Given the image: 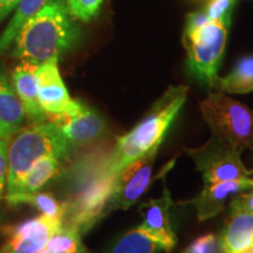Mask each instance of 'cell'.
I'll list each match as a JSON object with an SVG mask.
<instances>
[{
    "instance_id": "25",
    "label": "cell",
    "mask_w": 253,
    "mask_h": 253,
    "mask_svg": "<svg viewBox=\"0 0 253 253\" xmlns=\"http://www.w3.org/2000/svg\"><path fill=\"white\" fill-rule=\"evenodd\" d=\"M235 2L236 0H208L207 6L203 11L211 20L219 19L232 12Z\"/></svg>"
},
{
    "instance_id": "30",
    "label": "cell",
    "mask_w": 253,
    "mask_h": 253,
    "mask_svg": "<svg viewBox=\"0 0 253 253\" xmlns=\"http://www.w3.org/2000/svg\"><path fill=\"white\" fill-rule=\"evenodd\" d=\"M37 253H50V252L47 249H42V250H40V251H38Z\"/></svg>"
},
{
    "instance_id": "8",
    "label": "cell",
    "mask_w": 253,
    "mask_h": 253,
    "mask_svg": "<svg viewBox=\"0 0 253 253\" xmlns=\"http://www.w3.org/2000/svg\"><path fill=\"white\" fill-rule=\"evenodd\" d=\"M46 120L58 126L71 147L94 143L106 132L102 116L79 100H72L62 113L46 115Z\"/></svg>"
},
{
    "instance_id": "16",
    "label": "cell",
    "mask_w": 253,
    "mask_h": 253,
    "mask_svg": "<svg viewBox=\"0 0 253 253\" xmlns=\"http://www.w3.org/2000/svg\"><path fill=\"white\" fill-rule=\"evenodd\" d=\"M25 116L26 114L24 107L13 86L8 82L5 73L0 69V126L12 135L20 129Z\"/></svg>"
},
{
    "instance_id": "5",
    "label": "cell",
    "mask_w": 253,
    "mask_h": 253,
    "mask_svg": "<svg viewBox=\"0 0 253 253\" xmlns=\"http://www.w3.org/2000/svg\"><path fill=\"white\" fill-rule=\"evenodd\" d=\"M71 149L68 141L53 122L42 121L18 129L7 138V196L17 195L27 172L42 157L61 160Z\"/></svg>"
},
{
    "instance_id": "18",
    "label": "cell",
    "mask_w": 253,
    "mask_h": 253,
    "mask_svg": "<svg viewBox=\"0 0 253 253\" xmlns=\"http://www.w3.org/2000/svg\"><path fill=\"white\" fill-rule=\"evenodd\" d=\"M8 203L17 204H30L40 211L41 213L54 219L63 221L66 214V203H60L54 196L47 192H33V194H17L7 196Z\"/></svg>"
},
{
    "instance_id": "29",
    "label": "cell",
    "mask_w": 253,
    "mask_h": 253,
    "mask_svg": "<svg viewBox=\"0 0 253 253\" xmlns=\"http://www.w3.org/2000/svg\"><path fill=\"white\" fill-rule=\"evenodd\" d=\"M9 136V134L7 131L5 130L4 128H2L1 126H0V140H1V138H5V137H8Z\"/></svg>"
},
{
    "instance_id": "22",
    "label": "cell",
    "mask_w": 253,
    "mask_h": 253,
    "mask_svg": "<svg viewBox=\"0 0 253 253\" xmlns=\"http://www.w3.org/2000/svg\"><path fill=\"white\" fill-rule=\"evenodd\" d=\"M50 253H89L81 240L80 231L62 224L45 246Z\"/></svg>"
},
{
    "instance_id": "1",
    "label": "cell",
    "mask_w": 253,
    "mask_h": 253,
    "mask_svg": "<svg viewBox=\"0 0 253 253\" xmlns=\"http://www.w3.org/2000/svg\"><path fill=\"white\" fill-rule=\"evenodd\" d=\"M81 32L73 20L67 0H49L21 25L12 42V55L40 63L59 59L79 42Z\"/></svg>"
},
{
    "instance_id": "14",
    "label": "cell",
    "mask_w": 253,
    "mask_h": 253,
    "mask_svg": "<svg viewBox=\"0 0 253 253\" xmlns=\"http://www.w3.org/2000/svg\"><path fill=\"white\" fill-rule=\"evenodd\" d=\"M37 63L21 61L12 74V86L23 104L25 114L31 121H46V113L39 103V82Z\"/></svg>"
},
{
    "instance_id": "11",
    "label": "cell",
    "mask_w": 253,
    "mask_h": 253,
    "mask_svg": "<svg viewBox=\"0 0 253 253\" xmlns=\"http://www.w3.org/2000/svg\"><path fill=\"white\" fill-rule=\"evenodd\" d=\"M171 205V195L169 190L164 188L163 194L160 198L151 199L141 207L144 220L140 229L167 251H171L177 242L170 221Z\"/></svg>"
},
{
    "instance_id": "26",
    "label": "cell",
    "mask_w": 253,
    "mask_h": 253,
    "mask_svg": "<svg viewBox=\"0 0 253 253\" xmlns=\"http://www.w3.org/2000/svg\"><path fill=\"white\" fill-rule=\"evenodd\" d=\"M7 138L8 137H5L0 140V198L4 194L6 179H7Z\"/></svg>"
},
{
    "instance_id": "27",
    "label": "cell",
    "mask_w": 253,
    "mask_h": 253,
    "mask_svg": "<svg viewBox=\"0 0 253 253\" xmlns=\"http://www.w3.org/2000/svg\"><path fill=\"white\" fill-rule=\"evenodd\" d=\"M230 209H239V210H245L253 213V186L249 190L239 192L231 201Z\"/></svg>"
},
{
    "instance_id": "23",
    "label": "cell",
    "mask_w": 253,
    "mask_h": 253,
    "mask_svg": "<svg viewBox=\"0 0 253 253\" xmlns=\"http://www.w3.org/2000/svg\"><path fill=\"white\" fill-rule=\"evenodd\" d=\"M103 0H67V7L73 18L88 23L100 12Z\"/></svg>"
},
{
    "instance_id": "9",
    "label": "cell",
    "mask_w": 253,
    "mask_h": 253,
    "mask_svg": "<svg viewBox=\"0 0 253 253\" xmlns=\"http://www.w3.org/2000/svg\"><path fill=\"white\" fill-rule=\"evenodd\" d=\"M158 148L134 161L118 173L113 194L107 204L106 213L122 209L126 210L147 191L150 184Z\"/></svg>"
},
{
    "instance_id": "28",
    "label": "cell",
    "mask_w": 253,
    "mask_h": 253,
    "mask_svg": "<svg viewBox=\"0 0 253 253\" xmlns=\"http://www.w3.org/2000/svg\"><path fill=\"white\" fill-rule=\"evenodd\" d=\"M19 1H20V0H0V23H1L8 14L14 12Z\"/></svg>"
},
{
    "instance_id": "4",
    "label": "cell",
    "mask_w": 253,
    "mask_h": 253,
    "mask_svg": "<svg viewBox=\"0 0 253 253\" xmlns=\"http://www.w3.org/2000/svg\"><path fill=\"white\" fill-rule=\"evenodd\" d=\"M232 12L219 19H209L204 11L186 17L183 32V46L190 74L210 88H214L227 36Z\"/></svg>"
},
{
    "instance_id": "10",
    "label": "cell",
    "mask_w": 253,
    "mask_h": 253,
    "mask_svg": "<svg viewBox=\"0 0 253 253\" xmlns=\"http://www.w3.org/2000/svg\"><path fill=\"white\" fill-rule=\"evenodd\" d=\"M63 221L41 213L23 223L2 227L5 236L0 253H37L45 246L50 237L61 229Z\"/></svg>"
},
{
    "instance_id": "12",
    "label": "cell",
    "mask_w": 253,
    "mask_h": 253,
    "mask_svg": "<svg viewBox=\"0 0 253 253\" xmlns=\"http://www.w3.org/2000/svg\"><path fill=\"white\" fill-rule=\"evenodd\" d=\"M253 186V176L232 181L205 183L203 190L197 197L181 204H191L196 208L197 217L201 221L210 219L223 211L230 196L249 190Z\"/></svg>"
},
{
    "instance_id": "20",
    "label": "cell",
    "mask_w": 253,
    "mask_h": 253,
    "mask_svg": "<svg viewBox=\"0 0 253 253\" xmlns=\"http://www.w3.org/2000/svg\"><path fill=\"white\" fill-rule=\"evenodd\" d=\"M59 171L60 158L54 156L42 157L27 172L23 185H21V191L19 194H21V192H24V194L38 192L46 183L54 178Z\"/></svg>"
},
{
    "instance_id": "19",
    "label": "cell",
    "mask_w": 253,
    "mask_h": 253,
    "mask_svg": "<svg viewBox=\"0 0 253 253\" xmlns=\"http://www.w3.org/2000/svg\"><path fill=\"white\" fill-rule=\"evenodd\" d=\"M49 0H20L14 13L12 15L11 21L0 36V53L5 52L9 48L13 42L15 36H17L19 28L21 27L25 21H27L32 15H34L38 11L45 6Z\"/></svg>"
},
{
    "instance_id": "13",
    "label": "cell",
    "mask_w": 253,
    "mask_h": 253,
    "mask_svg": "<svg viewBox=\"0 0 253 253\" xmlns=\"http://www.w3.org/2000/svg\"><path fill=\"white\" fill-rule=\"evenodd\" d=\"M59 59H50L38 66L39 103L46 115L62 113L72 102L65 82L60 75Z\"/></svg>"
},
{
    "instance_id": "6",
    "label": "cell",
    "mask_w": 253,
    "mask_h": 253,
    "mask_svg": "<svg viewBox=\"0 0 253 253\" xmlns=\"http://www.w3.org/2000/svg\"><path fill=\"white\" fill-rule=\"evenodd\" d=\"M199 108L211 136L227 142L240 151L251 149L253 112L248 106L217 91L202 101Z\"/></svg>"
},
{
    "instance_id": "15",
    "label": "cell",
    "mask_w": 253,
    "mask_h": 253,
    "mask_svg": "<svg viewBox=\"0 0 253 253\" xmlns=\"http://www.w3.org/2000/svg\"><path fill=\"white\" fill-rule=\"evenodd\" d=\"M253 244V213L230 209L220 238L221 253H238Z\"/></svg>"
},
{
    "instance_id": "17",
    "label": "cell",
    "mask_w": 253,
    "mask_h": 253,
    "mask_svg": "<svg viewBox=\"0 0 253 253\" xmlns=\"http://www.w3.org/2000/svg\"><path fill=\"white\" fill-rule=\"evenodd\" d=\"M214 89L227 94H248L253 91V55L244 56L225 78H218Z\"/></svg>"
},
{
    "instance_id": "24",
    "label": "cell",
    "mask_w": 253,
    "mask_h": 253,
    "mask_svg": "<svg viewBox=\"0 0 253 253\" xmlns=\"http://www.w3.org/2000/svg\"><path fill=\"white\" fill-rule=\"evenodd\" d=\"M182 253H221L220 240L209 233L194 240Z\"/></svg>"
},
{
    "instance_id": "21",
    "label": "cell",
    "mask_w": 253,
    "mask_h": 253,
    "mask_svg": "<svg viewBox=\"0 0 253 253\" xmlns=\"http://www.w3.org/2000/svg\"><path fill=\"white\" fill-rule=\"evenodd\" d=\"M161 249L157 242L137 227L116 240L107 253H156Z\"/></svg>"
},
{
    "instance_id": "3",
    "label": "cell",
    "mask_w": 253,
    "mask_h": 253,
    "mask_svg": "<svg viewBox=\"0 0 253 253\" xmlns=\"http://www.w3.org/2000/svg\"><path fill=\"white\" fill-rule=\"evenodd\" d=\"M104 155H86L75 162L69 172L71 196L65 202L63 224L75 227L81 235L107 214V204L113 194L116 176L103 173L101 166Z\"/></svg>"
},
{
    "instance_id": "2",
    "label": "cell",
    "mask_w": 253,
    "mask_h": 253,
    "mask_svg": "<svg viewBox=\"0 0 253 253\" xmlns=\"http://www.w3.org/2000/svg\"><path fill=\"white\" fill-rule=\"evenodd\" d=\"M186 86H171L154 104L147 116L128 134L119 136L116 144L102 161L107 176H118L129 164L160 148L188 96Z\"/></svg>"
},
{
    "instance_id": "7",
    "label": "cell",
    "mask_w": 253,
    "mask_h": 253,
    "mask_svg": "<svg viewBox=\"0 0 253 253\" xmlns=\"http://www.w3.org/2000/svg\"><path fill=\"white\" fill-rule=\"evenodd\" d=\"M185 153L195 161L204 183H218L253 176L242 161V151L225 141L211 136L198 148H189Z\"/></svg>"
},
{
    "instance_id": "31",
    "label": "cell",
    "mask_w": 253,
    "mask_h": 253,
    "mask_svg": "<svg viewBox=\"0 0 253 253\" xmlns=\"http://www.w3.org/2000/svg\"><path fill=\"white\" fill-rule=\"evenodd\" d=\"M251 150H252V155H253V137H252V143H251ZM252 162H253V156H252Z\"/></svg>"
}]
</instances>
